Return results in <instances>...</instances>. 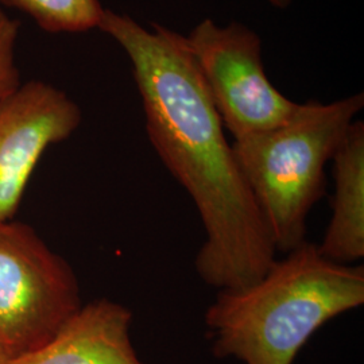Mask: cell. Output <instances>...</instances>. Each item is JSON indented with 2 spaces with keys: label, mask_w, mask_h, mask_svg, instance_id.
Segmentation results:
<instances>
[{
  "label": "cell",
  "mask_w": 364,
  "mask_h": 364,
  "mask_svg": "<svg viewBox=\"0 0 364 364\" xmlns=\"http://www.w3.org/2000/svg\"><path fill=\"white\" fill-rule=\"evenodd\" d=\"M99 30L130 58L149 139L203 221L196 273L219 290L254 284L277 251L183 36L107 9Z\"/></svg>",
  "instance_id": "6da1fadb"
},
{
  "label": "cell",
  "mask_w": 364,
  "mask_h": 364,
  "mask_svg": "<svg viewBox=\"0 0 364 364\" xmlns=\"http://www.w3.org/2000/svg\"><path fill=\"white\" fill-rule=\"evenodd\" d=\"M363 304V266L332 262L306 240L254 284L219 290L204 321L218 359L293 364L321 326Z\"/></svg>",
  "instance_id": "7a4b0ae2"
},
{
  "label": "cell",
  "mask_w": 364,
  "mask_h": 364,
  "mask_svg": "<svg viewBox=\"0 0 364 364\" xmlns=\"http://www.w3.org/2000/svg\"><path fill=\"white\" fill-rule=\"evenodd\" d=\"M363 107V93L328 105L312 100L273 130L235 139L237 166L275 251L287 254L306 242L309 212L326 193V162Z\"/></svg>",
  "instance_id": "3957f363"
},
{
  "label": "cell",
  "mask_w": 364,
  "mask_h": 364,
  "mask_svg": "<svg viewBox=\"0 0 364 364\" xmlns=\"http://www.w3.org/2000/svg\"><path fill=\"white\" fill-rule=\"evenodd\" d=\"M81 306L69 262L31 225L0 221V344L10 358L48 343Z\"/></svg>",
  "instance_id": "277c9868"
},
{
  "label": "cell",
  "mask_w": 364,
  "mask_h": 364,
  "mask_svg": "<svg viewBox=\"0 0 364 364\" xmlns=\"http://www.w3.org/2000/svg\"><path fill=\"white\" fill-rule=\"evenodd\" d=\"M204 80L223 126L235 139L273 130L294 114L299 103L289 100L267 77L262 39L250 27L231 22L201 21L183 37Z\"/></svg>",
  "instance_id": "5b68a950"
},
{
  "label": "cell",
  "mask_w": 364,
  "mask_h": 364,
  "mask_svg": "<svg viewBox=\"0 0 364 364\" xmlns=\"http://www.w3.org/2000/svg\"><path fill=\"white\" fill-rule=\"evenodd\" d=\"M81 122L77 103L41 80L23 82L0 102V221L14 220L41 158Z\"/></svg>",
  "instance_id": "8992f818"
},
{
  "label": "cell",
  "mask_w": 364,
  "mask_h": 364,
  "mask_svg": "<svg viewBox=\"0 0 364 364\" xmlns=\"http://www.w3.org/2000/svg\"><path fill=\"white\" fill-rule=\"evenodd\" d=\"M132 312L97 299L75 313L48 343L9 364H146L131 341Z\"/></svg>",
  "instance_id": "52a82bcc"
},
{
  "label": "cell",
  "mask_w": 364,
  "mask_h": 364,
  "mask_svg": "<svg viewBox=\"0 0 364 364\" xmlns=\"http://www.w3.org/2000/svg\"><path fill=\"white\" fill-rule=\"evenodd\" d=\"M335 192L332 219L320 252L340 264H353L364 257V123L355 120L331 159Z\"/></svg>",
  "instance_id": "ba28073f"
},
{
  "label": "cell",
  "mask_w": 364,
  "mask_h": 364,
  "mask_svg": "<svg viewBox=\"0 0 364 364\" xmlns=\"http://www.w3.org/2000/svg\"><path fill=\"white\" fill-rule=\"evenodd\" d=\"M0 4L25 14L50 34L99 28L105 11L100 0H0Z\"/></svg>",
  "instance_id": "9c48e42d"
},
{
  "label": "cell",
  "mask_w": 364,
  "mask_h": 364,
  "mask_svg": "<svg viewBox=\"0 0 364 364\" xmlns=\"http://www.w3.org/2000/svg\"><path fill=\"white\" fill-rule=\"evenodd\" d=\"M18 36L19 22L0 9V102L23 84L15 54Z\"/></svg>",
  "instance_id": "30bf717a"
},
{
  "label": "cell",
  "mask_w": 364,
  "mask_h": 364,
  "mask_svg": "<svg viewBox=\"0 0 364 364\" xmlns=\"http://www.w3.org/2000/svg\"><path fill=\"white\" fill-rule=\"evenodd\" d=\"M266 1L279 10H287V7L293 3V0H266Z\"/></svg>",
  "instance_id": "8fae6325"
},
{
  "label": "cell",
  "mask_w": 364,
  "mask_h": 364,
  "mask_svg": "<svg viewBox=\"0 0 364 364\" xmlns=\"http://www.w3.org/2000/svg\"><path fill=\"white\" fill-rule=\"evenodd\" d=\"M11 360L9 352L4 350V347L0 344V364H9V362Z\"/></svg>",
  "instance_id": "7c38bea8"
}]
</instances>
